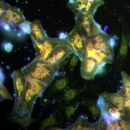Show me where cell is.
Returning a JSON list of instances; mask_svg holds the SVG:
<instances>
[{"mask_svg": "<svg viewBox=\"0 0 130 130\" xmlns=\"http://www.w3.org/2000/svg\"><path fill=\"white\" fill-rule=\"evenodd\" d=\"M21 70L24 74L34 78L45 89L52 82L58 72L51 64L36 59Z\"/></svg>", "mask_w": 130, "mask_h": 130, "instance_id": "1", "label": "cell"}, {"mask_svg": "<svg viewBox=\"0 0 130 130\" xmlns=\"http://www.w3.org/2000/svg\"><path fill=\"white\" fill-rule=\"evenodd\" d=\"M0 18L3 23L14 27L20 26L26 21L20 8L12 6L3 1H0Z\"/></svg>", "mask_w": 130, "mask_h": 130, "instance_id": "2", "label": "cell"}, {"mask_svg": "<svg viewBox=\"0 0 130 130\" xmlns=\"http://www.w3.org/2000/svg\"><path fill=\"white\" fill-rule=\"evenodd\" d=\"M87 36L77 26L67 35L66 38L71 46L73 52L80 60L84 58L86 53Z\"/></svg>", "mask_w": 130, "mask_h": 130, "instance_id": "3", "label": "cell"}, {"mask_svg": "<svg viewBox=\"0 0 130 130\" xmlns=\"http://www.w3.org/2000/svg\"><path fill=\"white\" fill-rule=\"evenodd\" d=\"M73 52V50L69 42L59 45L53 49L46 62L51 64L58 71L65 58Z\"/></svg>", "mask_w": 130, "mask_h": 130, "instance_id": "4", "label": "cell"}, {"mask_svg": "<svg viewBox=\"0 0 130 130\" xmlns=\"http://www.w3.org/2000/svg\"><path fill=\"white\" fill-rule=\"evenodd\" d=\"M68 42L67 39L52 38L48 37L43 43H33L35 48L36 55L35 59L46 62L48 56L57 46Z\"/></svg>", "mask_w": 130, "mask_h": 130, "instance_id": "5", "label": "cell"}, {"mask_svg": "<svg viewBox=\"0 0 130 130\" xmlns=\"http://www.w3.org/2000/svg\"><path fill=\"white\" fill-rule=\"evenodd\" d=\"M75 18V25L88 37H91L104 32L102 30L100 25L96 22L93 17L79 14L76 15Z\"/></svg>", "mask_w": 130, "mask_h": 130, "instance_id": "6", "label": "cell"}, {"mask_svg": "<svg viewBox=\"0 0 130 130\" xmlns=\"http://www.w3.org/2000/svg\"><path fill=\"white\" fill-rule=\"evenodd\" d=\"M12 77L15 91L14 107H15L20 105L21 103L26 87V78L21 69L14 71Z\"/></svg>", "mask_w": 130, "mask_h": 130, "instance_id": "7", "label": "cell"}, {"mask_svg": "<svg viewBox=\"0 0 130 130\" xmlns=\"http://www.w3.org/2000/svg\"><path fill=\"white\" fill-rule=\"evenodd\" d=\"M91 38L93 48L99 50L113 58V48L109 45V39L110 37L105 32L98 33Z\"/></svg>", "mask_w": 130, "mask_h": 130, "instance_id": "8", "label": "cell"}, {"mask_svg": "<svg viewBox=\"0 0 130 130\" xmlns=\"http://www.w3.org/2000/svg\"><path fill=\"white\" fill-rule=\"evenodd\" d=\"M80 72L83 78L88 80L94 79L99 67L94 58L86 57L81 60Z\"/></svg>", "mask_w": 130, "mask_h": 130, "instance_id": "9", "label": "cell"}, {"mask_svg": "<svg viewBox=\"0 0 130 130\" xmlns=\"http://www.w3.org/2000/svg\"><path fill=\"white\" fill-rule=\"evenodd\" d=\"M30 35L33 43L40 44L44 42L48 38L38 20L31 22Z\"/></svg>", "mask_w": 130, "mask_h": 130, "instance_id": "10", "label": "cell"}, {"mask_svg": "<svg viewBox=\"0 0 130 130\" xmlns=\"http://www.w3.org/2000/svg\"><path fill=\"white\" fill-rule=\"evenodd\" d=\"M91 124L88 121L86 117L82 115L79 116L76 122L68 128L67 130H90Z\"/></svg>", "mask_w": 130, "mask_h": 130, "instance_id": "11", "label": "cell"}, {"mask_svg": "<svg viewBox=\"0 0 130 130\" xmlns=\"http://www.w3.org/2000/svg\"><path fill=\"white\" fill-rule=\"evenodd\" d=\"M104 94L109 99L118 110H120L123 109V99L117 93H106Z\"/></svg>", "mask_w": 130, "mask_h": 130, "instance_id": "12", "label": "cell"}, {"mask_svg": "<svg viewBox=\"0 0 130 130\" xmlns=\"http://www.w3.org/2000/svg\"><path fill=\"white\" fill-rule=\"evenodd\" d=\"M127 39L123 33L122 36L121 45L119 51V55L122 57L126 55L127 51Z\"/></svg>", "mask_w": 130, "mask_h": 130, "instance_id": "13", "label": "cell"}, {"mask_svg": "<svg viewBox=\"0 0 130 130\" xmlns=\"http://www.w3.org/2000/svg\"><path fill=\"white\" fill-rule=\"evenodd\" d=\"M57 123L55 114H52L49 117L44 120L41 123L40 129H44L46 127L49 125L55 124Z\"/></svg>", "mask_w": 130, "mask_h": 130, "instance_id": "14", "label": "cell"}, {"mask_svg": "<svg viewBox=\"0 0 130 130\" xmlns=\"http://www.w3.org/2000/svg\"><path fill=\"white\" fill-rule=\"evenodd\" d=\"M0 96L2 99L12 100V97L6 87L2 84L0 83Z\"/></svg>", "mask_w": 130, "mask_h": 130, "instance_id": "15", "label": "cell"}, {"mask_svg": "<svg viewBox=\"0 0 130 130\" xmlns=\"http://www.w3.org/2000/svg\"><path fill=\"white\" fill-rule=\"evenodd\" d=\"M12 121L20 124L24 127H28L30 125V123L32 121L26 118L15 117L13 118L12 119Z\"/></svg>", "mask_w": 130, "mask_h": 130, "instance_id": "16", "label": "cell"}, {"mask_svg": "<svg viewBox=\"0 0 130 130\" xmlns=\"http://www.w3.org/2000/svg\"><path fill=\"white\" fill-rule=\"evenodd\" d=\"M68 83L67 79L66 78L64 77L57 81L54 85V87L56 90H61L65 88Z\"/></svg>", "mask_w": 130, "mask_h": 130, "instance_id": "17", "label": "cell"}, {"mask_svg": "<svg viewBox=\"0 0 130 130\" xmlns=\"http://www.w3.org/2000/svg\"><path fill=\"white\" fill-rule=\"evenodd\" d=\"M78 91L74 89H70L65 92L64 96L65 100L69 101L73 98L77 94Z\"/></svg>", "mask_w": 130, "mask_h": 130, "instance_id": "18", "label": "cell"}, {"mask_svg": "<svg viewBox=\"0 0 130 130\" xmlns=\"http://www.w3.org/2000/svg\"><path fill=\"white\" fill-rule=\"evenodd\" d=\"M31 22L26 21L20 26V28L25 33L30 34L31 32Z\"/></svg>", "mask_w": 130, "mask_h": 130, "instance_id": "19", "label": "cell"}, {"mask_svg": "<svg viewBox=\"0 0 130 130\" xmlns=\"http://www.w3.org/2000/svg\"><path fill=\"white\" fill-rule=\"evenodd\" d=\"M76 108L73 106H70L67 108L66 113L67 117L70 119L71 116L73 114L76 110Z\"/></svg>", "mask_w": 130, "mask_h": 130, "instance_id": "20", "label": "cell"}, {"mask_svg": "<svg viewBox=\"0 0 130 130\" xmlns=\"http://www.w3.org/2000/svg\"><path fill=\"white\" fill-rule=\"evenodd\" d=\"M89 109L93 115H97L99 113V109L97 107L94 105H92L89 107Z\"/></svg>", "mask_w": 130, "mask_h": 130, "instance_id": "21", "label": "cell"}, {"mask_svg": "<svg viewBox=\"0 0 130 130\" xmlns=\"http://www.w3.org/2000/svg\"><path fill=\"white\" fill-rule=\"evenodd\" d=\"M121 127L124 130H130V123L122 120L120 122Z\"/></svg>", "mask_w": 130, "mask_h": 130, "instance_id": "22", "label": "cell"}, {"mask_svg": "<svg viewBox=\"0 0 130 130\" xmlns=\"http://www.w3.org/2000/svg\"><path fill=\"white\" fill-rule=\"evenodd\" d=\"M100 119L96 123L91 124L90 130H99L101 129L100 125Z\"/></svg>", "mask_w": 130, "mask_h": 130, "instance_id": "23", "label": "cell"}, {"mask_svg": "<svg viewBox=\"0 0 130 130\" xmlns=\"http://www.w3.org/2000/svg\"><path fill=\"white\" fill-rule=\"evenodd\" d=\"M77 56L76 55L73 56L71 59L70 64L72 67L74 66L78 61V58Z\"/></svg>", "mask_w": 130, "mask_h": 130, "instance_id": "24", "label": "cell"}, {"mask_svg": "<svg viewBox=\"0 0 130 130\" xmlns=\"http://www.w3.org/2000/svg\"><path fill=\"white\" fill-rule=\"evenodd\" d=\"M13 47V45L10 43L6 44L5 45V49L8 52H10L11 51Z\"/></svg>", "mask_w": 130, "mask_h": 130, "instance_id": "25", "label": "cell"}, {"mask_svg": "<svg viewBox=\"0 0 130 130\" xmlns=\"http://www.w3.org/2000/svg\"><path fill=\"white\" fill-rule=\"evenodd\" d=\"M115 122L113 124V130H120L121 127L120 126L118 123L117 120H115Z\"/></svg>", "mask_w": 130, "mask_h": 130, "instance_id": "26", "label": "cell"}, {"mask_svg": "<svg viewBox=\"0 0 130 130\" xmlns=\"http://www.w3.org/2000/svg\"><path fill=\"white\" fill-rule=\"evenodd\" d=\"M130 106V98L127 99V100H126L124 103V107H127Z\"/></svg>", "mask_w": 130, "mask_h": 130, "instance_id": "27", "label": "cell"}, {"mask_svg": "<svg viewBox=\"0 0 130 130\" xmlns=\"http://www.w3.org/2000/svg\"><path fill=\"white\" fill-rule=\"evenodd\" d=\"M67 35L63 32L59 34V38L61 39H64L66 38Z\"/></svg>", "mask_w": 130, "mask_h": 130, "instance_id": "28", "label": "cell"}, {"mask_svg": "<svg viewBox=\"0 0 130 130\" xmlns=\"http://www.w3.org/2000/svg\"><path fill=\"white\" fill-rule=\"evenodd\" d=\"M3 25L4 28L6 30H8L9 29V25L3 23Z\"/></svg>", "mask_w": 130, "mask_h": 130, "instance_id": "29", "label": "cell"}, {"mask_svg": "<svg viewBox=\"0 0 130 130\" xmlns=\"http://www.w3.org/2000/svg\"><path fill=\"white\" fill-rule=\"evenodd\" d=\"M108 27L107 26H105L104 28V32H105L107 30V29L108 28Z\"/></svg>", "mask_w": 130, "mask_h": 130, "instance_id": "30", "label": "cell"}, {"mask_svg": "<svg viewBox=\"0 0 130 130\" xmlns=\"http://www.w3.org/2000/svg\"><path fill=\"white\" fill-rule=\"evenodd\" d=\"M129 45L130 46V37L129 41Z\"/></svg>", "mask_w": 130, "mask_h": 130, "instance_id": "31", "label": "cell"}, {"mask_svg": "<svg viewBox=\"0 0 130 130\" xmlns=\"http://www.w3.org/2000/svg\"></svg>", "mask_w": 130, "mask_h": 130, "instance_id": "32", "label": "cell"}]
</instances>
